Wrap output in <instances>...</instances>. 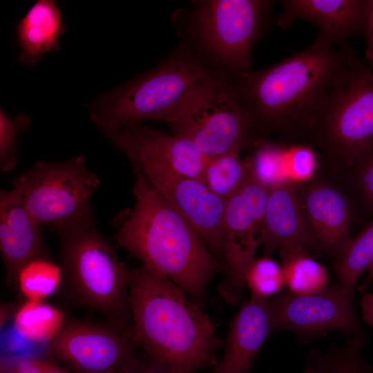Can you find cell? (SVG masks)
<instances>
[{"mask_svg": "<svg viewBox=\"0 0 373 373\" xmlns=\"http://www.w3.org/2000/svg\"><path fill=\"white\" fill-rule=\"evenodd\" d=\"M132 209L115 224L117 245L201 303L213 276L226 267L192 225L137 171Z\"/></svg>", "mask_w": 373, "mask_h": 373, "instance_id": "obj_3", "label": "cell"}, {"mask_svg": "<svg viewBox=\"0 0 373 373\" xmlns=\"http://www.w3.org/2000/svg\"><path fill=\"white\" fill-rule=\"evenodd\" d=\"M143 128L151 143L173 170L204 183L210 158L198 149L193 140L180 134L170 135L149 127L143 126Z\"/></svg>", "mask_w": 373, "mask_h": 373, "instance_id": "obj_20", "label": "cell"}, {"mask_svg": "<svg viewBox=\"0 0 373 373\" xmlns=\"http://www.w3.org/2000/svg\"><path fill=\"white\" fill-rule=\"evenodd\" d=\"M218 71L182 45L153 69L91 102L90 119L99 129L112 130L166 122L194 88Z\"/></svg>", "mask_w": 373, "mask_h": 373, "instance_id": "obj_5", "label": "cell"}, {"mask_svg": "<svg viewBox=\"0 0 373 373\" xmlns=\"http://www.w3.org/2000/svg\"><path fill=\"white\" fill-rule=\"evenodd\" d=\"M62 280L59 265L50 257L37 258L28 261L21 268L17 287L27 300L44 301L58 289Z\"/></svg>", "mask_w": 373, "mask_h": 373, "instance_id": "obj_25", "label": "cell"}, {"mask_svg": "<svg viewBox=\"0 0 373 373\" xmlns=\"http://www.w3.org/2000/svg\"><path fill=\"white\" fill-rule=\"evenodd\" d=\"M31 119L24 114L13 119L0 111V167L3 173L12 171L17 164V142L21 131L28 128Z\"/></svg>", "mask_w": 373, "mask_h": 373, "instance_id": "obj_29", "label": "cell"}, {"mask_svg": "<svg viewBox=\"0 0 373 373\" xmlns=\"http://www.w3.org/2000/svg\"><path fill=\"white\" fill-rule=\"evenodd\" d=\"M64 30L55 1L35 2L17 26L16 35L20 48L18 62L33 66L45 54L58 50L59 40Z\"/></svg>", "mask_w": 373, "mask_h": 373, "instance_id": "obj_19", "label": "cell"}, {"mask_svg": "<svg viewBox=\"0 0 373 373\" xmlns=\"http://www.w3.org/2000/svg\"><path fill=\"white\" fill-rule=\"evenodd\" d=\"M332 160L350 166L373 143V70L353 55L311 133Z\"/></svg>", "mask_w": 373, "mask_h": 373, "instance_id": "obj_9", "label": "cell"}, {"mask_svg": "<svg viewBox=\"0 0 373 373\" xmlns=\"http://www.w3.org/2000/svg\"><path fill=\"white\" fill-rule=\"evenodd\" d=\"M362 318L369 325L373 327V294H365L361 300Z\"/></svg>", "mask_w": 373, "mask_h": 373, "instance_id": "obj_35", "label": "cell"}, {"mask_svg": "<svg viewBox=\"0 0 373 373\" xmlns=\"http://www.w3.org/2000/svg\"><path fill=\"white\" fill-rule=\"evenodd\" d=\"M128 285L131 333L137 347L178 373L217 364L222 341L198 303L144 265L129 269Z\"/></svg>", "mask_w": 373, "mask_h": 373, "instance_id": "obj_2", "label": "cell"}, {"mask_svg": "<svg viewBox=\"0 0 373 373\" xmlns=\"http://www.w3.org/2000/svg\"><path fill=\"white\" fill-rule=\"evenodd\" d=\"M349 167L358 196L367 206L373 209V143Z\"/></svg>", "mask_w": 373, "mask_h": 373, "instance_id": "obj_31", "label": "cell"}, {"mask_svg": "<svg viewBox=\"0 0 373 373\" xmlns=\"http://www.w3.org/2000/svg\"><path fill=\"white\" fill-rule=\"evenodd\" d=\"M285 284L291 293L309 295L328 287L329 274L325 266L313 259L308 249L297 248L280 251Z\"/></svg>", "mask_w": 373, "mask_h": 373, "instance_id": "obj_22", "label": "cell"}, {"mask_svg": "<svg viewBox=\"0 0 373 373\" xmlns=\"http://www.w3.org/2000/svg\"><path fill=\"white\" fill-rule=\"evenodd\" d=\"M268 193L269 189L253 176L249 168L242 186L226 200L224 262L227 277L219 291L229 303L239 301L247 271L257 249L262 245Z\"/></svg>", "mask_w": 373, "mask_h": 373, "instance_id": "obj_11", "label": "cell"}, {"mask_svg": "<svg viewBox=\"0 0 373 373\" xmlns=\"http://www.w3.org/2000/svg\"><path fill=\"white\" fill-rule=\"evenodd\" d=\"M319 32L307 49L269 68L231 75L256 127L312 133L337 78L354 55Z\"/></svg>", "mask_w": 373, "mask_h": 373, "instance_id": "obj_1", "label": "cell"}, {"mask_svg": "<svg viewBox=\"0 0 373 373\" xmlns=\"http://www.w3.org/2000/svg\"><path fill=\"white\" fill-rule=\"evenodd\" d=\"M362 334L352 336L345 346L336 347L323 354L312 351L307 357L305 373H367L361 356L364 345Z\"/></svg>", "mask_w": 373, "mask_h": 373, "instance_id": "obj_26", "label": "cell"}, {"mask_svg": "<svg viewBox=\"0 0 373 373\" xmlns=\"http://www.w3.org/2000/svg\"><path fill=\"white\" fill-rule=\"evenodd\" d=\"M288 147L258 140L251 157L247 160L253 176L268 189L292 183L289 171Z\"/></svg>", "mask_w": 373, "mask_h": 373, "instance_id": "obj_24", "label": "cell"}, {"mask_svg": "<svg viewBox=\"0 0 373 373\" xmlns=\"http://www.w3.org/2000/svg\"><path fill=\"white\" fill-rule=\"evenodd\" d=\"M130 160L134 171L174 207L199 233L216 257L224 262V215L226 200L202 182L173 170L146 136L143 126L100 129Z\"/></svg>", "mask_w": 373, "mask_h": 373, "instance_id": "obj_6", "label": "cell"}, {"mask_svg": "<svg viewBox=\"0 0 373 373\" xmlns=\"http://www.w3.org/2000/svg\"><path fill=\"white\" fill-rule=\"evenodd\" d=\"M49 354L74 373H127L136 358L131 326L66 321Z\"/></svg>", "mask_w": 373, "mask_h": 373, "instance_id": "obj_12", "label": "cell"}, {"mask_svg": "<svg viewBox=\"0 0 373 373\" xmlns=\"http://www.w3.org/2000/svg\"><path fill=\"white\" fill-rule=\"evenodd\" d=\"M367 270H368L367 276L365 280V283H363V286H365V287L370 284H373V262L370 265Z\"/></svg>", "mask_w": 373, "mask_h": 373, "instance_id": "obj_36", "label": "cell"}, {"mask_svg": "<svg viewBox=\"0 0 373 373\" xmlns=\"http://www.w3.org/2000/svg\"><path fill=\"white\" fill-rule=\"evenodd\" d=\"M366 369L367 373H373V367L366 365Z\"/></svg>", "mask_w": 373, "mask_h": 373, "instance_id": "obj_37", "label": "cell"}, {"mask_svg": "<svg viewBox=\"0 0 373 373\" xmlns=\"http://www.w3.org/2000/svg\"><path fill=\"white\" fill-rule=\"evenodd\" d=\"M0 249L9 287H17L18 273L26 262L50 257L41 226L12 189L0 192Z\"/></svg>", "mask_w": 373, "mask_h": 373, "instance_id": "obj_15", "label": "cell"}, {"mask_svg": "<svg viewBox=\"0 0 373 373\" xmlns=\"http://www.w3.org/2000/svg\"><path fill=\"white\" fill-rule=\"evenodd\" d=\"M12 189L42 227L57 225L92 209L98 176L79 155L62 162L41 161L16 177Z\"/></svg>", "mask_w": 373, "mask_h": 373, "instance_id": "obj_10", "label": "cell"}, {"mask_svg": "<svg viewBox=\"0 0 373 373\" xmlns=\"http://www.w3.org/2000/svg\"><path fill=\"white\" fill-rule=\"evenodd\" d=\"M303 186L298 193L312 247L337 256L352 238V212L347 198L329 184Z\"/></svg>", "mask_w": 373, "mask_h": 373, "instance_id": "obj_14", "label": "cell"}, {"mask_svg": "<svg viewBox=\"0 0 373 373\" xmlns=\"http://www.w3.org/2000/svg\"><path fill=\"white\" fill-rule=\"evenodd\" d=\"M194 5L190 32L197 53L230 76L250 70L254 45L271 23L273 1L201 0Z\"/></svg>", "mask_w": 373, "mask_h": 373, "instance_id": "obj_8", "label": "cell"}, {"mask_svg": "<svg viewBox=\"0 0 373 373\" xmlns=\"http://www.w3.org/2000/svg\"><path fill=\"white\" fill-rule=\"evenodd\" d=\"M245 285L251 291V298L267 300L286 285L282 265L269 256L255 258L247 271Z\"/></svg>", "mask_w": 373, "mask_h": 373, "instance_id": "obj_28", "label": "cell"}, {"mask_svg": "<svg viewBox=\"0 0 373 373\" xmlns=\"http://www.w3.org/2000/svg\"><path fill=\"white\" fill-rule=\"evenodd\" d=\"M0 373H74L55 362L38 357L2 358Z\"/></svg>", "mask_w": 373, "mask_h": 373, "instance_id": "obj_32", "label": "cell"}, {"mask_svg": "<svg viewBox=\"0 0 373 373\" xmlns=\"http://www.w3.org/2000/svg\"><path fill=\"white\" fill-rule=\"evenodd\" d=\"M127 373H178L167 366L146 357H136Z\"/></svg>", "mask_w": 373, "mask_h": 373, "instance_id": "obj_33", "label": "cell"}, {"mask_svg": "<svg viewBox=\"0 0 373 373\" xmlns=\"http://www.w3.org/2000/svg\"><path fill=\"white\" fill-rule=\"evenodd\" d=\"M367 37L365 57L373 70V0H369V12L365 30Z\"/></svg>", "mask_w": 373, "mask_h": 373, "instance_id": "obj_34", "label": "cell"}, {"mask_svg": "<svg viewBox=\"0 0 373 373\" xmlns=\"http://www.w3.org/2000/svg\"><path fill=\"white\" fill-rule=\"evenodd\" d=\"M66 321L63 311L44 301L26 300L14 314L17 332L37 343H50Z\"/></svg>", "mask_w": 373, "mask_h": 373, "instance_id": "obj_21", "label": "cell"}, {"mask_svg": "<svg viewBox=\"0 0 373 373\" xmlns=\"http://www.w3.org/2000/svg\"><path fill=\"white\" fill-rule=\"evenodd\" d=\"M249 174L247 160L239 152L211 158L204 174V184L217 196L227 200L242 186Z\"/></svg>", "mask_w": 373, "mask_h": 373, "instance_id": "obj_27", "label": "cell"}, {"mask_svg": "<svg viewBox=\"0 0 373 373\" xmlns=\"http://www.w3.org/2000/svg\"><path fill=\"white\" fill-rule=\"evenodd\" d=\"M50 229L59 238L61 285L70 299L108 322L131 325L129 269L99 232L93 209Z\"/></svg>", "mask_w": 373, "mask_h": 373, "instance_id": "obj_4", "label": "cell"}, {"mask_svg": "<svg viewBox=\"0 0 373 373\" xmlns=\"http://www.w3.org/2000/svg\"><path fill=\"white\" fill-rule=\"evenodd\" d=\"M166 122L210 159L240 153L256 128L231 77L220 71L194 88Z\"/></svg>", "mask_w": 373, "mask_h": 373, "instance_id": "obj_7", "label": "cell"}, {"mask_svg": "<svg viewBox=\"0 0 373 373\" xmlns=\"http://www.w3.org/2000/svg\"><path fill=\"white\" fill-rule=\"evenodd\" d=\"M276 19L281 28L295 21H309L336 44L365 33L369 0H285Z\"/></svg>", "mask_w": 373, "mask_h": 373, "instance_id": "obj_16", "label": "cell"}, {"mask_svg": "<svg viewBox=\"0 0 373 373\" xmlns=\"http://www.w3.org/2000/svg\"><path fill=\"white\" fill-rule=\"evenodd\" d=\"M296 186L285 183L269 189L262 243L265 256L271 257L276 249L312 247Z\"/></svg>", "mask_w": 373, "mask_h": 373, "instance_id": "obj_18", "label": "cell"}, {"mask_svg": "<svg viewBox=\"0 0 373 373\" xmlns=\"http://www.w3.org/2000/svg\"><path fill=\"white\" fill-rule=\"evenodd\" d=\"M288 164L291 182L299 185L312 179L317 169L318 157L314 150L309 146H289Z\"/></svg>", "mask_w": 373, "mask_h": 373, "instance_id": "obj_30", "label": "cell"}, {"mask_svg": "<svg viewBox=\"0 0 373 373\" xmlns=\"http://www.w3.org/2000/svg\"><path fill=\"white\" fill-rule=\"evenodd\" d=\"M272 332L270 303L251 298L232 320L224 355L211 373H251L256 358Z\"/></svg>", "mask_w": 373, "mask_h": 373, "instance_id": "obj_17", "label": "cell"}, {"mask_svg": "<svg viewBox=\"0 0 373 373\" xmlns=\"http://www.w3.org/2000/svg\"><path fill=\"white\" fill-rule=\"evenodd\" d=\"M352 298L339 285L314 294L283 293L269 302L274 332L291 331L303 338L331 331L361 334Z\"/></svg>", "mask_w": 373, "mask_h": 373, "instance_id": "obj_13", "label": "cell"}, {"mask_svg": "<svg viewBox=\"0 0 373 373\" xmlns=\"http://www.w3.org/2000/svg\"><path fill=\"white\" fill-rule=\"evenodd\" d=\"M373 262V219L354 238H351L336 256L334 269L339 285L354 296L363 273Z\"/></svg>", "mask_w": 373, "mask_h": 373, "instance_id": "obj_23", "label": "cell"}]
</instances>
